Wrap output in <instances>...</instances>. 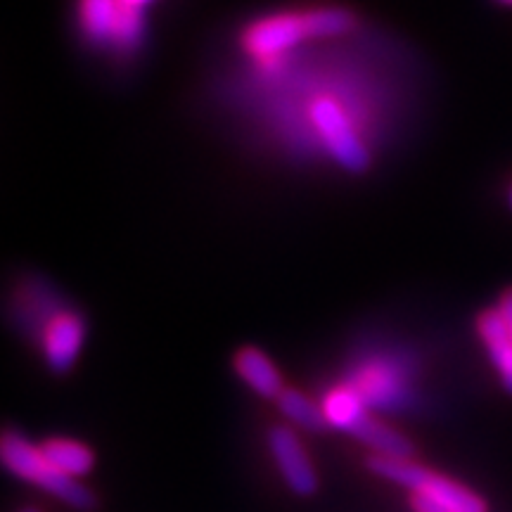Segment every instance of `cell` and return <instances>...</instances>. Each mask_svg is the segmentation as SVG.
<instances>
[{
  "label": "cell",
  "instance_id": "277c9868",
  "mask_svg": "<svg viewBox=\"0 0 512 512\" xmlns=\"http://www.w3.org/2000/svg\"><path fill=\"white\" fill-rule=\"evenodd\" d=\"M309 24L304 12H283L249 24L242 34V48L261 62H275L283 53L309 41Z\"/></svg>",
  "mask_w": 512,
  "mask_h": 512
},
{
  "label": "cell",
  "instance_id": "ac0fdd59",
  "mask_svg": "<svg viewBox=\"0 0 512 512\" xmlns=\"http://www.w3.org/2000/svg\"><path fill=\"white\" fill-rule=\"evenodd\" d=\"M498 5H505V8H512V0H496Z\"/></svg>",
  "mask_w": 512,
  "mask_h": 512
},
{
  "label": "cell",
  "instance_id": "8992f818",
  "mask_svg": "<svg viewBox=\"0 0 512 512\" xmlns=\"http://www.w3.org/2000/svg\"><path fill=\"white\" fill-rule=\"evenodd\" d=\"M86 325L83 318L74 311H57L48 325L43 328V356L48 368L62 375L74 368L76 358L81 354Z\"/></svg>",
  "mask_w": 512,
  "mask_h": 512
},
{
  "label": "cell",
  "instance_id": "e0dca14e",
  "mask_svg": "<svg viewBox=\"0 0 512 512\" xmlns=\"http://www.w3.org/2000/svg\"><path fill=\"white\" fill-rule=\"evenodd\" d=\"M119 3L128 5V8H138V10H143V5L150 3V0H119Z\"/></svg>",
  "mask_w": 512,
  "mask_h": 512
},
{
  "label": "cell",
  "instance_id": "9c48e42d",
  "mask_svg": "<svg viewBox=\"0 0 512 512\" xmlns=\"http://www.w3.org/2000/svg\"><path fill=\"white\" fill-rule=\"evenodd\" d=\"M235 370H238L242 382H247L264 399H278L283 394V377H280L278 368L273 366L271 358L264 351L254 347H242L235 354Z\"/></svg>",
  "mask_w": 512,
  "mask_h": 512
},
{
  "label": "cell",
  "instance_id": "d6986e66",
  "mask_svg": "<svg viewBox=\"0 0 512 512\" xmlns=\"http://www.w3.org/2000/svg\"><path fill=\"white\" fill-rule=\"evenodd\" d=\"M508 202H510V211H512V188H510V195H508Z\"/></svg>",
  "mask_w": 512,
  "mask_h": 512
},
{
  "label": "cell",
  "instance_id": "4fadbf2b",
  "mask_svg": "<svg viewBox=\"0 0 512 512\" xmlns=\"http://www.w3.org/2000/svg\"><path fill=\"white\" fill-rule=\"evenodd\" d=\"M311 38L344 36L356 27V15L347 8H313L304 10Z\"/></svg>",
  "mask_w": 512,
  "mask_h": 512
},
{
  "label": "cell",
  "instance_id": "5b68a950",
  "mask_svg": "<svg viewBox=\"0 0 512 512\" xmlns=\"http://www.w3.org/2000/svg\"><path fill=\"white\" fill-rule=\"evenodd\" d=\"M268 446H271L273 460L278 465L280 475L287 486L297 496H313L318 489V477L313 470L309 456H306L304 446L294 437L290 427H273L268 434Z\"/></svg>",
  "mask_w": 512,
  "mask_h": 512
},
{
  "label": "cell",
  "instance_id": "7c38bea8",
  "mask_svg": "<svg viewBox=\"0 0 512 512\" xmlns=\"http://www.w3.org/2000/svg\"><path fill=\"white\" fill-rule=\"evenodd\" d=\"M278 408L285 418H290L294 425L304 427L309 432H325L330 427L325 408H320L318 403H313L309 396L297 392V389H283V394L278 396Z\"/></svg>",
  "mask_w": 512,
  "mask_h": 512
},
{
  "label": "cell",
  "instance_id": "ba28073f",
  "mask_svg": "<svg viewBox=\"0 0 512 512\" xmlns=\"http://www.w3.org/2000/svg\"><path fill=\"white\" fill-rule=\"evenodd\" d=\"M347 432L354 439L361 441V444L373 448L375 456L411 460V456L415 453V446L408 441V437H403L401 432H396V430H392V427L373 420L366 411H363L354 422H351V425L347 427Z\"/></svg>",
  "mask_w": 512,
  "mask_h": 512
},
{
  "label": "cell",
  "instance_id": "5bb4252c",
  "mask_svg": "<svg viewBox=\"0 0 512 512\" xmlns=\"http://www.w3.org/2000/svg\"><path fill=\"white\" fill-rule=\"evenodd\" d=\"M323 408H325V415H328L330 425L342 427V430H347L351 422H354L358 415L366 411V408H363L361 394H358L356 389H349V387L335 389V392L325 399Z\"/></svg>",
  "mask_w": 512,
  "mask_h": 512
},
{
  "label": "cell",
  "instance_id": "ffe728a7",
  "mask_svg": "<svg viewBox=\"0 0 512 512\" xmlns=\"http://www.w3.org/2000/svg\"><path fill=\"white\" fill-rule=\"evenodd\" d=\"M22 512H36L34 508H27V510H22Z\"/></svg>",
  "mask_w": 512,
  "mask_h": 512
},
{
  "label": "cell",
  "instance_id": "8fae6325",
  "mask_svg": "<svg viewBox=\"0 0 512 512\" xmlns=\"http://www.w3.org/2000/svg\"><path fill=\"white\" fill-rule=\"evenodd\" d=\"M41 451L55 470H60L69 477L88 475V472L93 470V463H95L93 453L83 444H79V441L50 439L41 446Z\"/></svg>",
  "mask_w": 512,
  "mask_h": 512
},
{
  "label": "cell",
  "instance_id": "9a60e30c",
  "mask_svg": "<svg viewBox=\"0 0 512 512\" xmlns=\"http://www.w3.org/2000/svg\"><path fill=\"white\" fill-rule=\"evenodd\" d=\"M496 311L501 313V318H503V323H505V330H508V335L512 339V285L508 287V290H503L501 297H498Z\"/></svg>",
  "mask_w": 512,
  "mask_h": 512
},
{
  "label": "cell",
  "instance_id": "30bf717a",
  "mask_svg": "<svg viewBox=\"0 0 512 512\" xmlns=\"http://www.w3.org/2000/svg\"><path fill=\"white\" fill-rule=\"evenodd\" d=\"M418 494L430 496L432 501H437L448 512H486L484 501L475 491H470L467 486L451 482V479L441 475H434V472L427 475Z\"/></svg>",
  "mask_w": 512,
  "mask_h": 512
},
{
  "label": "cell",
  "instance_id": "6da1fadb",
  "mask_svg": "<svg viewBox=\"0 0 512 512\" xmlns=\"http://www.w3.org/2000/svg\"><path fill=\"white\" fill-rule=\"evenodd\" d=\"M0 456H3V463L12 475L24 479V482L41 486L50 496L60 498L62 503L72 505V508L81 512L93 510L98 505L95 496L86 486L76 482V477H69L64 472L55 470L46 460V456H43L41 448L29 444L22 434L5 432L3 444H0Z\"/></svg>",
  "mask_w": 512,
  "mask_h": 512
},
{
  "label": "cell",
  "instance_id": "7a4b0ae2",
  "mask_svg": "<svg viewBox=\"0 0 512 512\" xmlns=\"http://www.w3.org/2000/svg\"><path fill=\"white\" fill-rule=\"evenodd\" d=\"M79 24L91 41L119 50H133L143 41V10L119 0H79Z\"/></svg>",
  "mask_w": 512,
  "mask_h": 512
},
{
  "label": "cell",
  "instance_id": "52a82bcc",
  "mask_svg": "<svg viewBox=\"0 0 512 512\" xmlns=\"http://www.w3.org/2000/svg\"><path fill=\"white\" fill-rule=\"evenodd\" d=\"M477 332L482 337L486 354H489L491 363H494L498 377H501L503 389L512 394V339L505 330V323L496 306L479 313L477 318Z\"/></svg>",
  "mask_w": 512,
  "mask_h": 512
},
{
  "label": "cell",
  "instance_id": "2e32d148",
  "mask_svg": "<svg viewBox=\"0 0 512 512\" xmlns=\"http://www.w3.org/2000/svg\"><path fill=\"white\" fill-rule=\"evenodd\" d=\"M411 505H413L415 512H448L446 508H441L437 501H432V498L425 496V494H413Z\"/></svg>",
  "mask_w": 512,
  "mask_h": 512
},
{
  "label": "cell",
  "instance_id": "3957f363",
  "mask_svg": "<svg viewBox=\"0 0 512 512\" xmlns=\"http://www.w3.org/2000/svg\"><path fill=\"white\" fill-rule=\"evenodd\" d=\"M311 121L316 124L320 138L328 147L330 157L349 174H363L370 166V152L356 136L354 126L342 107L330 98H318L311 105Z\"/></svg>",
  "mask_w": 512,
  "mask_h": 512
}]
</instances>
